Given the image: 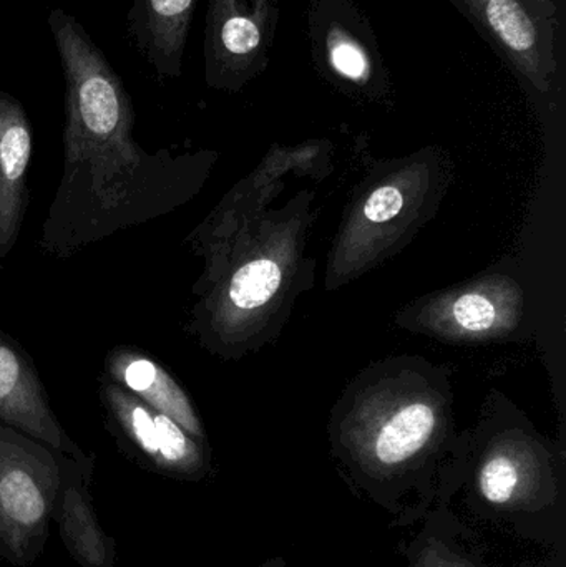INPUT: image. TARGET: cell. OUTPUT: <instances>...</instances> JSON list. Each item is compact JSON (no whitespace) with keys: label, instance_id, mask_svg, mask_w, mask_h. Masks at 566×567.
<instances>
[{"label":"cell","instance_id":"6da1fadb","mask_svg":"<svg viewBox=\"0 0 566 567\" xmlns=\"http://www.w3.org/2000/svg\"><path fill=\"white\" fill-rule=\"evenodd\" d=\"M49 29L65 79V168L43 245H85L123 226L136 193L146 192L159 165L135 142V109L122 76L85 27L63 9Z\"/></svg>","mask_w":566,"mask_h":567},{"label":"cell","instance_id":"7a4b0ae2","mask_svg":"<svg viewBox=\"0 0 566 567\" xmlns=\"http://www.w3.org/2000/svg\"><path fill=\"white\" fill-rule=\"evenodd\" d=\"M531 95L562 86L564 30L557 0H447Z\"/></svg>","mask_w":566,"mask_h":567},{"label":"cell","instance_id":"3957f363","mask_svg":"<svg viewBox=\"0 0 566 567\" xmlns=\"http://www.w3.org/2000/svg\"><path fill=\"white\" fill-rule=\"evenodd\" d=\"M62 453L0 423V519L6 559L35 561L45 545L62 485Z\"/></svg>","mask_w":566,"mask_h":567},{"label":"cell","instance_id":"277c9868","mask_svg":"<svg viewBox=\"0 0 566 567\" xmlns=\"http://www.w3.org/2000/svg\"><path fill=\"white\" fill-rule=\"evenodd\" d=\"M306 22L312 66L326 82L368 100L391 93L381 43L356 0H308Z\"/></svg>","mask_w":566,"mask_h":567},{"label":"cell","instance_id":"5b68a950","mask_svg":"<svg viewBox=\"0 0 566 567\" xmlns=\"http://www.w3.org/2000/svg\"><path fill=\"white\" fill-rule=\"evenodd\" d=\"M278 17L275 0H209L203 42L206 83L239 92L258 79L271 60Z\"/></svg>","mask_w":566,"mask_h":567},{"label":"cell","instance_id":"8992f818","mask_svg":"<svg viewBox=\"0 0 566 567\" xmlns=\"http://www.w3.org/2000/svg\"><path fill=\"white\" fill-rule=\"evenodd\" d=\"M102 393L123 433L159 472L182 478L202 475V446L175 420L156 412L113 380L103 385Z\"/></svg>","mask_w":566,"mask_h":567},{"label":"cell","instance_id":"52a82bcc","mask_svg":"<svg viewBox=\"0 0 566 567\" xmlns=\"http://www.w3.org/2000/svg\"><path fill=\"white\" fill-rule=\"evenodd\" d=\"M0 423L39 440L80 465H92L60 426L32 362L3 333H0Z\"/></svg>","mask_w":566,"mask_h":567},{"label":"cell","instance_id":"ba28073f","mask_svg":"<svg viewBox=\"0 0 566 567\" xmlns=\"http://www.w3.org/2000/svg\"><path fill=\"white\" fill-rule=\"evenodd\" d=\"M439 416L428 400L402 399L372 413L358 433L362 458L379 470H395L418 458L434 440Z\"/></svg>","mask_w":566,"mask_h":567},{"label":"cell","instance_id":"9c48e42d","mask_svg":"<svg viewBox=\"0 0 566 567\" xmlns=\"http://www.w3.org/2000/svg\"><path fill=\"white\" fill-rule=\"evenodd\" d=\"M32 156V126L22 103L0 92V259L19 238L27 208V172Z\"/></svg>","mask_w":566,"mask_h":567},{"label":"cell","instance_id":"30bf717a","mask_svg":"<svg viewBox=\"0 0 566 567\" xmlns=\"http://www.w3.org/2000/svg\"><path fill=\"white\" fill-rule=\"evenodd\" d=\"M196 0H133L126 22L159 79H179Z\"/></svg>","mask_w":566,"mask_h":567},{"label":"cell","instance_id":"8fae6325","mask_svg":"<svg viewBox=\"0 0 566 567\" xmlns=\"http://www.w3.org/2000/svg\"><path fill=\"white\" fill-rule=\"evenodd\" d=\"M90 466L92 465H80L75 460L63 456L62 485L53 515L59 522L63 545L80 566L113 567L115 545L103 533L96 519L89 496L90 480L82 482V478H75L80 468Z\"/></svg>","mask_w":566,"mask_h":567},{"label":"cell","instance_id":"7c38bea8","mask_svg":"<svg viewBox=\"0 0 566 567\" xmlns=\"http://www.w3.org/2000/svg\"><path fill=\"white\" fill-rule=\"evenodd\" d=\"M110 380L128 390L156 412L175 420L189 436L202 442L203 429L186 393L155 360L136 350L119 349L106 360Z\"/></svg>","mask_w":566,"mask_h":567},{"label":"cell","instance_id":"4fadbf2b","mask_svg":"<svg viewBox=\"0 0 566 567\" xmlns=\"http://www.w3.org/2000/svg\"><path fill=\"white\" fill-rule=\"evenodd\" d=\"M531 466L514 450L492 453L478 473V489L492 505H514L532 486Z\"/></svg>","mask_w":566,"mask_h":567},{"label":"cell","instance_id":"5bb4252c","mask_svg":"<svg viewBox=\"0 0 566 567\" xmlns=\"http://www.w3.org/2000/svg\"><path fill=\"white\" fill-rule=\"evenodd\" d=\"M281 279V269L271 259L246 262L229 281L226 309L238 313L261 309L278 292Z\"/></svg>","mask_w":566,"mask_h":567},{"label":"cell","instance_id":"9a60e30c","mask_svg":"<svg viewBox=\"0 0 566 567\" xmlns=\"http://www.w3.org/2000/svg\"><path fill=\"white\" fill-rule=\"evenodd\" d=\"M504 319V306L487 289L461 293L447 307L449 323L464 336H485L497 329Z\"/></svg>","mask_w":566,"mask_h":567},{"label":"cell","instance_id":"2e32d148","mask_svg":"<svg viewBox=\"0 0 566 567\" xmlns=\"http://www.w3.org/2000/svg\"><path fill=\"white\" fill-rule=\"evenodd\" d=\"M404 202V195H402L401 189L392 185L381 186L366 202V219L374 223V225L392 221V219L401 215Z\"/></svg>","mask_w":566,"mask_h":567},{"label":"cell","instance_id":"e0dca14e","mask_svg":"<svg viewBox=\"0 0 566 567\" xmlns=\"http://www.w3.org/2000/svg\"><path fill=\"white\" fill-rule=\"evenodd\" d=\"M6 545H3V528H2V519H0V558H6Z\"/></svg>","mask_w":566,"mask_h":567},{"label":"cell","instance_id":"ac0fdd59","mask_svg":"<svg viewBox=\"0 0 566 567\" xmlns=\"http://www.w3.org/2000/svg\"><path fill=\"white\" fill-rule=\"evenodd\" d=\"M263 567H285V563H282V559H271Z\"/></svg>","mask_w":566,"mask_h":567},{"label":"cell","instance_id":"d6986e66","mask_svg":"<svg viewBox=\"0 0 566 567\" xmlns=\"http://www.w3.org/2000/svg\"><path fill=\"white\" fill-rule=\"evenodd\" d=\"M438 567H461L459 565H451V563H442L441 566H438Z\"/></svg>","mask_w":566,"mask_h":567}]
</instances>
